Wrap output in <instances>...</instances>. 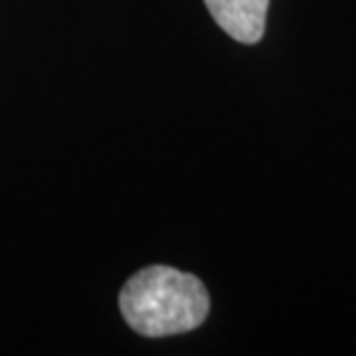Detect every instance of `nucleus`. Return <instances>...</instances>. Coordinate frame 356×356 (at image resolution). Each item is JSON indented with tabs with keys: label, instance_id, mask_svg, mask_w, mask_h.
Instances as JSON below:
<instances>
[{
	"label": "nucleus",
	"instance_id": "1",
	"mask_svg": "<svg viewBox=\"0 0 356 356\" xmlns=\"http://www.w3.org/2000/svg\"><path fill=\"white\" fill-rule=\"evenodd\" d=\"M120 312L130 329L146 338L178 336L197 329L211 301L202 280L172 266H148L125 282Z\"/></svg>",
	"mask_w": 356,
	"mask_h": 356
},
{
	"label": "nucleus",
	"instance_id": "2",
	"mask_svg": "<svg viewBox=\"0 0 356 356\" xmlns=\"http://www.w3.org/2000/svg\"><path fill=\"white\" fill-rule=\"evenodd\" d=\"M211 17L222 31L243 44L261 40L266 26L268 0H204Z\"/></svg>",
	"mask_w": 356,
	"mask_h": 356
}]
</instances>
